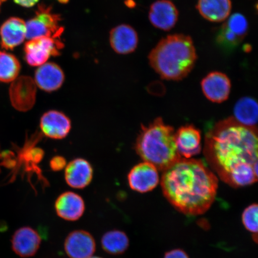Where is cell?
<instances>
[{
    "label": "cell",
    "mask_w": 258,
    "mask_h": 258,
    "mask_svg": "<svg viewBox=\"0 0 258 258\" xmlns=\"http://www.w3.org/2000/svg\"><path fill=\"white\" fill-rule=\"evenodd\" d=\"M204 154L222 180L237 188L257 180V132L232 117L216 124L205 138Z\"/></svg>",
    "instance_id": "1"
},
{
    "label": "cell",
    "mask_w": 258,
    "mask_h": 258,
    "mask_svg": "<svg viewBox=\"0 0 258 258\" xmlns=\"http://www.w3.org/2000/svg\"><path fill=\"white\" fill-rule=\"evenodd\" d=\"M163 195L177 211L187 215L204 214L215 201L218 179L202 161L177 160L161 177Z\"/></svg>",
    "instance_id": "2"
},
{
    "label": "cell",
    "mask_w": 258,
    "mask_h": 258,
    "mask_svg": "<svg viewBox=\"0 0 258 258\" xmlns=\"http://www.w3.org/2000/svg\"><path fill=\"white\" fill-rule=\"evenodd\" d=\"M198 55L191 37L169 35L162 38L148 55L151 67L161 78L179 81L195 66Z\"/></svg>",
    "instance_id": "3"
},
{
    "label": "cell",
    "mask_w": 258,
    "mask_h": 258,
    "mask_svg": "<svg viewBox=\"0 0 258 258\" xmlns=\"http://www.w3.org/2000/svg\"><path fill=\"white\" fill-rule=\"evenodd\" d=\"M174 128L158 118L148 126L142 125L135 150L144 161L164 171L181 159L177 152Z\"/></svg>",
    "instance_id": "4"
},
{
    "label": "cell",
    "mask_w": 258,
    "mask_h": 258,
    "mask_svg": "<svg viewBox=\"0 0 258 258\" xmlns=\"http://www.w3.org/2000/svg\"><path fill=\"white\" fill-rule=\"evenodd\" d=\"M62 18L54 13L51 6L41 4L38 6L34 18L26 23L28 40L42 37H61L64 29L60 26Z\"/></svg>",
    "instance_id": "5"
},
{
    "label": "cell",
    "mask_w": 258,
    "mask_h": 258,
    "mask_svg": "<svg viewBox=\"0 0 258 258\" xmlns=\"http://www.w3.org/2000/svg\"><path fill=\"white\" fill-rule=\"evenodd\" d=\"M63 47L60 37L34 38L25 44V60L29 66L39 67L46 63L50 56H59Z\"/></svg>",
    "instance_id": "6"
},
{
    "label": "cell",
    "mask_w": 258,
    "mask_h": 258,
    "mask_svg": "<svg viewBox=\"0 0 258 258\" xmlns=\"http://www.w3.org/2000/svg\"><path fill=\"white\" fill-rule=\"evenodd\" d=\"M10 99L16 110H31L36 102L37 86L29 76L18 77L12 82L9 89Z\"/></svg>",
    "instance_id": "7"
},
{
    "label": "cell",
    "mask_w": 258,
    "mask_h": 258,
    "mask_svg": "<svg viewBox=\"0 0 258 258\" xmlns=\"http://www.w3.org/2000/svg\"><path fill=\"white\" fill-rule=\"evenodd\" d=\"M153 164L143 161L129 172L127 180L130 188L141 193L152 191L159 184V171Z\"/></svg>",
    "instance_id": "8"
},
{
    "label": "cell",
    "mask_w": 258,
    "mask_h": 258,
    "mask_svg": "<svg viewBox=\"0 0 258 258\" xmlns=\"http://www.w3.org/2000/svg\"><path fill=\"white\" fill-rule=\"evenodd\" d=\"M64 249L70 258H89L96 251L95 238L88 231L74 230L67 235Z\"/></svg>",
    "instance_id": "9"
},
{
    "label": "cell",
    "mask_w": 258,
    "mask_h": 258,
    "mask_svg": "<svg viewBox=\"0 0 258 258\" xmlns=\"http://www.w3.org/2000/svg\"><path fill=\"white\" fill-rule=\"evenodd\" d=\"M203 94L210 101L220 103L227 101L230 96L231 83L224 73L218 72L210 73L202 81Z\"/></svg>",
    "instance_id": "10"
},
{
    "label": "cell",
    "mask_w": 258,
    "mask_h": 258,
    "mask_svg": "<svg viewBox=\"0 0 258 258\" xmlns=\"http://www.w3.org/2000/svg\"><path fill=\"white\" fill-rule=\"evenodd\" d=\"M178 10L170 0H157L150 6L148 18L155 28L169 31L178 20Z\"/></svg>",
    "instance_id": "11"
},
{
    "label": "cell",
    "mask_w": 258,
    "mask_h": 258,
    "mask_svg": "<svg viewBox=\"0 0 258 258\" xmlns=\"http://www.w3.org/2000/svg\"><path fill=\"white\" fill-rule=\"evenodd\" d=\"M72 121L62 112L50 110L42 115L40 127L44 136L52 140H62L72 130Z\"/></svg>",
    "instance_id": "12"
},
{
    "label": "cell",
    "mask_w": 258,
    "mask_h": 258,
    "mask_svg": "<svg viewBox=\"0 0 258 258\" xmlns=\"http://www.w3.org/2000/svg\"><path fill=\"white\" fill-rule=\"evenodd\" d=\"M11 243L12 250L17 255L24 258L30 257L39 250L41 238L35 229L23 227L15 232Z\"/></svg>",
    "instance_id": "13"
},
{
    "label": "cell",
    "mask_w": 258,
    "mask_h": 258,
    "mask_svg": "<svg viewBox=\"0 0 258 258\" xmlns=\"http://www.w3.org/2000/svg\"><path fill=\"white\" fill-rule=\"evenodd\" d=\"M176 146L180 157L191 159L202 150L201 134L192 125H186L175 132Z\"/></svg>",
    "instance_id": "14"
},
{
    "label": "cell",
    "mask_w": 258,
    "mask_h": 258,
    "mask_svg": "<svg viewBox=\"0 0 258 258\" xmlns=\"http://www.w3.org/2000/svg\"><path fill=\"white\" fill-rule=\"evenodd\" d=\"M54 209L58 217L68 221H78L85 212L82 197L72 191L64 192L56 200Z\"/></svg>",
    "instance_id": "15"
},
{
    "label": "cell",
    "mask_w": 258,
    "mask_h": 258,
    "mask_svg": "<svg viewBox=\"0 0 258 258\" xmlns=\"http://www.w3.org/2000/svg\"><path fill=\"white\" fill-rule=\"evenodd\" d=\"M93 169L88 160L82 158L74 159L64 168V179L68 185L75 189H83L91 183Z\"/></svg>",
    "instance_id": "16"
},
{
    "label": "cell",
    "mask_w": 258,
    "mask_h": 258,
    "mask_svg": "<svg viewBox=\"0 0 258 258\" xmlns=\"http://www.w3.org/2000/svg\"><path fill=\"white\" fill-rule=\"evenodd\" d=\"M27 34L26 22L17 17L10 18L0 27V43L6 50H14L23 43Z\"/></svg>",
    "instance_id": "17"
},
{
    "label": "cell",
    "mask_w": 258,
    "mask_h": 258,
    "mask_svg": "<svg viewBox=\"0 0 258 258\" xmlns=\"http://www.w3.org/2000/svg\"><path fill=\"white\" fill-rule=\"evenodd\" d=\"M64 81L63 70L56 63L42 64L35 73L34 82L37 87L46 92H53L62 86Z\"/></svg>",
    "instance_id": "18"
},
{
    "label": "cell",
    "mask_w": 258,
    "mask_h": 258,
    "mask_svg": "<svg viewBox=\"0 0 258 258\" xmlns=\"http://www.w3.org/2000/svg\"><path fill=\"white\" fill-rule=\"evenodd\" d=\"M109 40L116 53L127 54L133 53L137 49L139 38L137 32L133 27L122 24L112 29Z\"/></svg>",
    "instance_id": "19"
},
{
    "label": "cell",
    "mask_w": 258,
    "mask_h": 258,
    "mask_svg": "<svg viewBox=\"0 0 258 258\" xmlns=\"http://www.w3.org/2000/svg\"><path fill=\"white\" fill-rule=\"evenodd\" d=\"M196 8L206 20L221 22L230 15L232 3L231 0H198Z\"/></svg>",
    "instance_id": "20"
},
{
    "label": "cell",
    "mask_w": 258,
    "mask_h": 258,
    "mask_svg": "<svg viewBox=\"0 0 258 258\" xmlns=\"http://www.w3.org/2000/svg\"><path fill=\"white\" fill-rule=\"evenodd\" d=\"M234 120L241 125L251 128H257V104L249 96L243 97L235 104Z\"/></svg>",
    "instance_id": "21"
},
{
    "label": "cell",
    "mask_w": 258,
    "mask_h": 258,
    "mask_svg": "<svg viewBox=\"0 0 258 258\" xmlns=\"http://www.w3.org/2000/svg\"><path fill=\"white\" fill-rule=\"evenodd\" d=\"M101 246L105 252L118 255L125 252L129 246V239L124 232L113 230L106 232L101 238Z\"/></svg>",
    "instance_id": "22"
},
{
    "label": "cell",
    "mask_w": 258,
    "mask_h": 258,
    "mask_svg": "<svg viewBox=\"0 0 258 258\" xmlns=\"http://www.w3.org/2000/svg\"><path fill=\"white\" fill-rule=\"evenodd\" d=\"M21 69V63L17 57L0 50V82H12L18 77Z\"/></svg>",
    "instance_id": "23"
},
{
    "label": "cell",
    "mask_w": 258,
    "mask_h": 258,
    "mask_svg": "<svg viewBox=\"0 0 258 258\" xmlns=\"http://www.w3.org/2000/svg\"><path fill=\"white\" fill-rule=\"evenodd\" d=\"M243 40L229 30L224 24L219 28L215 37L218 46L227 53L234 51Z\"/></svg>",
    "instance_id": "24"
},
{
    "label": "cell",
    "mask_w": 258,
    "mask_h": 258,
    "mask_svg": "<svg viewBox=\"0 0 258 258\" xmlns=\"http://www.w3.org/2000/svg\"><path fill=\"white\" fill-rule=\"evenodd\" d=\"M229 30L243 39L249 30V24L245 16L239 13L231 15L224 24Z\"/></svg>",
    "instance_id": "25"
},
{
    "label": "cell",
    "mask_w": 258,
    "mask_h": 258,
    "mask_svg": "<svg viewBox=\"0 0 258 258\" xmlns=\"http://www.w3.org/2000/svg\"><path fill=\"white\" fill-rule=\"evenodd\" d=\"M257 217L258 208L256 204L248 206L242 214V222L245 228L253 235L257 234Z\"/></svg>",
    "instance_id": "26"
},
{
    "label": "cell",
    "mask_w": 258,
    "mask_h": 258,
    "mask_svg": "<svg viewBox=\"0 0 258 258\" xmlns=\"http://www.w3.org/2000/svg\"><path fill=\"white\" fill-rule=\"evenodd\" d=\"M67 160L62 156H56L52 157L50 161V167L54 172H59L66 168Z\"/></svg>",
    "instance_id": "27"
},
{
    "label": "cell",
    "mask_w": 258,
    "mask_h": 258,
    "mask_svg": "<svg viewBox=\"0 0 258 258\" xmlns=\"http://www.w3.org/2000/svg\"><path fill=\"white\" fill-rule=\"evenodd\" d=\"M164 258H189L185 251L182 249H176L167 252Z\"/></svg>",
    "instance_id": "28"
},
{
    "label": "cell",
    "mask_w": 258,
    "mask_h": 258,
    "mask_svg": "<svg viewBox=\"0 0 258 258\" xmlns=\"http://www.w3.org/2000/svg\"><path fill=\"white\" fill-rule=\"evenodd\" d=\"M39 0H14L16 4L25 8H31L36 5Z\"/></svg>",
    "instance_id": "29"
},
{
    "label": "cell",
    "mask_w": 258,
    "mask_h": 258,
    "mask_svg": "<svg viewBox=\"0 0 258 258\" xmlns=\"http://www.w3.org/2000/svg\"><path fill=\"white\" fill-rule=\"evenodd\" d=\"M125 5H126L128 8H134L135 3L133 0H127V1L125 2Z\"/></svg>",
    "instance_id": "30"
},
{
    "label": "cell",
    "mask_w": 258,
    "mask_h": 258,
    "mask_svg": "<svg viewBox=\"0 0 258 258\" xmlns=\"http://www.w3.org/2000/svg\"><path fill=\"white\" fill-rule=\"evenodd\" d=\"M243 48L244 51H246V52L247 53L250 52V50H251V47L250 46L249 44L244 45Z\"/></svg>",
    "instance_id": "31"
},
{
    "label": "cell",
    "mask_w": 258,
    "mask_h": 258,
    "mask_svg": "<svg viewBox=\"0 0 258 258\" xmlns=\"http://www.w3.org/2000/svg\"><path fill=\"white\" fill-rule=\"evenodd\" d=\"M59 1L62 3H67L69 0H59Z\"/></svg>",
    "instance_id": "32"
},
{
    "label": "cell",
    "mask_w": 258,
    "mask_h": 258,
    "mask_svg": "<svg viewBox=\"0 0 258 258\" xmlns=\"http://www.w3.org/2000/svg\"><path fill=\"white\" fill-rule=\"evenodd\" d=\"M89 258H102L101 257H99V256H91V257H90Z\"/></svg>",
    "instance_id": "33"
},
{
    "label": "cell",
    "mask_w": 258,
    "mask_h": 258,
    "mask_svg": "<svg viewBox=\"0 0 258 258\" xmlns=\"http://www.w3.org/2000/svg\"><path fill=\"white\" fill-rule=\"evenodd\" d=\"M3 1H5V0H0V9H1V6H2V2Z\"/></svg>",
    "instance_id": "34"
},
{
    "label": "cell",
    "mask_w": 258,
    "mask_h": 258,
    "mask_svg": "<svg viewBox=\"0 0 258 258\" xmlns=\"http://www.w3.org/2000/svg\"><path fill=\"white\" fill-rule=\"evenodd\" d=\"M0 156H1V153H0Z\"/></svg>",
    "instance_id": "35"
}]
</instances>
